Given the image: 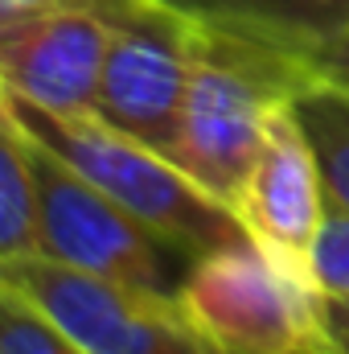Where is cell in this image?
I'll return each instance as SVG.
<instances>
[{
  "label": "cell",
  "mask_w": 349,
  "mask_h": 354,
  "mask_svg": "<svg viewBox=\"0 0 349 354\" xmlns=\"http://www.w3.org/2000/svg\"><path fill=\"white\" fill-rule=\"evenodd\" d=\"M308 83L312 71L300 54L197 21L189 87L169 161L230 206L259 153L267 120L283 103H296Z\"/></svg>",
  "instance_id": "6da1fadb"
},
{
  "label": "cell",
  "mask_w": 349,
  "mask_h": 354,
  "mask_svg": "<svg viewBox=\"0 0 349 354\" xmlns=\"http://www.w3.org/2000/svg\"><path fill=\"white\" fill-rule=\"evenodd\" d=\"M12 120L58 161H66L74 174L99 185L111 202H119L132 218H140L157 239H165L177 256L189 264L206 252H218L226 243L247 239L243 223L226 202H218L210 189H201L177 161L157 153L152 145L111 128L94 111L62 115L33 107L17 95H8Z\"/></svg>",
  "instance_id": "7a4b0ae2"
},
{
  "label": "cell",
  "mask_w": 349,
  "mask_h": 354,
  "mask_svg": "<svg viewBox=\"0 0 349 354\" xmlns=\"http://www.w3.org/2000/svg\"><path fill=\"white\" fill-rule=\"evenodd\" d=\"M177 305L214 354H317L321 288L251 239L185 264Z\"/></svg>",
  "instance_id": "3957f363"
},
{
  "label": "cell",
  "mask_w": 349,
  "mask_h": 354,
  "mask_svg": "<svg viewBox=\"0 0 349 354\" xmlns=\"http://www.w3.org/2000/svg\"><path fill=\"white\" fill-rule=\"evenodd\" d=\"M29 136V132H25ZM33 169H37V256L79 268L103 280H119L144 292L177 297L185 272H177V256L165 239H157L140 218H132L119 202H111L99 185L74 174L33 136ZM189 264V260H185Z\"/></svg>",
  "instance_id": "277c9868"
},
{
  "label": "cell",
  "mask_w": 349,
  "mask_h": 354,
  "mask_svg": "<svg viewBox=\"0 0 349 354\" xmlns=\"http://www.w3.org/2000/svg\"><path fill=\"white\" fill-rule=\"evenodd\" d=\"M0 284L33 301L87 354H214L177 297L103 280L46 256L0 260Z\"/></svg>",
  "instance_id": "5b68a950"
},
{
  "label": "cell",
  "mask_w": 349,
  "mask_h": 354,
  "mask_svg": "<svg viewBox=\"0 0 349 354\" xmlns=\"http://www.w3.org/2000/svg\"><path fill=\"white\" fill-rule=\"evenodd\" d=\"M111 41L94 115L169 157L189 87L197 21L169 0H107Z\"/></svg>",
  "instance_id": "8992f818"
},
{
  "label": "cell",
  "mask_w": 349,
  "mask_h": 354,
  "mask_svg": "<svg viewBox=\"0 0 349 354\" xmlns=\"http://www.w3.org/2000/svg\"><path fill=\"white\" fill-rule=\"evenodd\" d=\"M111 41L107 0H66L0 21V87L33 107L94 111Z\"/></svg>",
  "instance_id": "52a82bcc"
},
{
  "label": "cell",
  "mask_w": 349,
  "mask_h": 354,
  "mask_svg": "<svg viewBox=\"0 0 349 354\" xmlns=\"http://www.w3.org/2000/svg\"><path fill=\"white\" fill-rule=\"evenodd\" d=\"M230 210L255 248L300 280H312V248L329 214V198L312 140L292 103H283L267 120L263 145L239 194L230 198Z\"/></svg>",
  "instance_id": "ba28073f"
},
{
  "label": "cell",
  "mask_w": 349,
  "mask_h": 354,
  "mask_svg": "<svg viewBox=\"0 0 349 354\" xmlns=\"http://www.w3.org/2000/svg\"><path fill=\"white\" fill-rule=\"evenodd\" d=\"M206 25L239 29L308 58L325 37L349 25V0H169Z\"/></svg>",
  "instance_id": "9c48e42d"
},
{
  "label": "cell",
  "mask_w": 349,
  "mask_h": 354,
  "mask_svg": "<svg viewBox=\"0 0 349 354\" xmlns=\"http://www.w3.org/2000/svg\"><path fill=\"white\" fill-rule=\"evenodd\" d=\"M37 169L33 145L25 128L12 120L8 99L0 91V260L33 256L37 252Z\"/></svg>",
  "instance_id": "30bf717a"
},
{
  "label": "cell",
  "mask_w": 349,
  "mask_h": 354,
  "mask_svg": "<svg viewBox=\"0 0 349 354\" xmlns=\"http://www.w3.org/2000/svg\"><path fill=\"white\" fill-rule=\"evenodd\" d=\"M292 107L312 140L329 206L349 210V91L329 87V83H308Z\"/></svg>",
  "instance_id": "8fae6325"
},
{
  "label": "cell",
  "mask_w": 349,
  "mask_h": 354,
  "mask_svg": "<svg viewBox=\"0 0 349 354\" xmlns=\"http://www.w3.org/2000/svg\"><path fill=\"white\" fill-rule=\"evenodd\" d=\"M0 354H87L33 301L0 284Z\"/></svg>",
  "instance_id": "7c38bea8"
},
{
  "label": "cell",
  "mask_w": 349,
  "mask_h": 354,
  "mask_svg": "<svg viewBox=\"0 0 349 354\" xmlns=\"http://www.w3.org/2000/svg\"><path fill=\"white\" fill-rule=\"evenodd\" d=\"M312 280L329 297H349V210L329 206L312 248Z\"/></svg>",
  "instance_id": "4fadbf2b"
},
{
  "label": "cell",
  "mask_w": 349,
  "mask_h": 354,
  "mask_svg": "<svg viewBox=\"0 0 349 354\" xmlns=\"http://www.w3.org/2000/svg\"><path fill=\"white\" fill-rule=\"evenodd\" d=\"M304 62H308V71H312V83H329V87L349 91V25L337 29L333 37H325Z\"/></svg>",
  "instance_id": "5bb4252c"
},
{
  "label": "cell",
  "mask_w": 349,
  "mask_h": 354,
  "mask_svg": "<svg viewBox=\"0 0 349 354\" xmlns=\"http://www.w3.org/2000/svg\"><path fill=\"white\" fill-rule=\"evenodd\" d=\"M317 354H349V297L321 292V346Z\"/></svg>",
  "instance_id": "9a60e30c"
},
{
  "label": "cell",
  "mask_w": 349,
  "mask_h": 354,
  "mask_svg": "<svg viewBox=\"0 0 349 354\" xmlns=\"http://www.w3.org/2000/svg\"><path fill=\"white\" fill-rule=\"evenodd\" d=\"M50 4H66V0H0V21L4 17H21L33 8H50Z\"/></svg>",
  "instance_id": "2e32d148"
},
{
  "label": "cell",
  "mask_w": 349,
  "mask_h": 354,
  "mask_svg": "<svg viewBox=\"0 0 349 354\" xmlns=\"http://www.w3.org/2000/svg\"><path fill=\"white\" fill-rule=\"evenodd\" d=\"M0 91H4V87H0Z\"/></svg>",
  "instance_id": "e0dca14e"
}]
</instances>
